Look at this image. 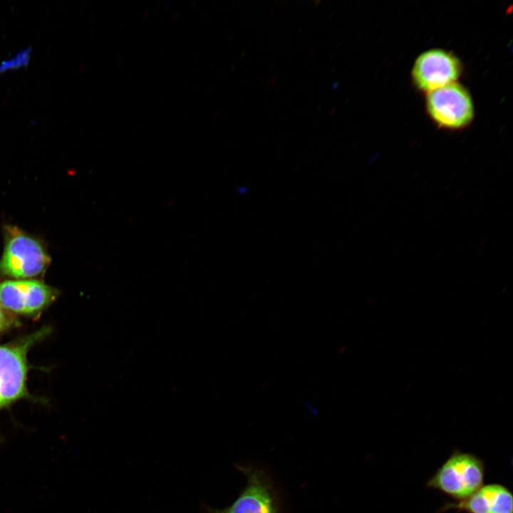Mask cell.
I'll list each match as a JSON object with an SVG mask.
<instances>
[{
	"mask_svg": "<svg viewBox=\"0 0 513 513\" xmlns=\"http://www.w3.org/2000/svg\"><path fill=\"white\" fill-rule=\"evenodd\" d=\"M461 63L451 52L432 49L421 53L412 70L415 86L429 93L455 82L461 73Z\"/></svg>",
	"mask_w": 513,
	"mask_h": 513,
	"instance_id": "cell-7",
	"label": "cell"
},
{
	"mask_svg": "<svg viewBox=\"0 0 513 513\" xmlns=\"http://www.w3.org/2000/svg\"><path fill=\"white\" fill-rule=\"evenodd\" d=\"M31 53V48L28 47L19 51L13 58L1 62L0 63V73L26 66L29 62Z\"/></svg>",
	"mask_w": 513,
	"mask_h": 513,
	"instance_id": "cell-9",
	"label": "cell"
},
{
	"mask_svg": "<svg viewBox=\"0 0 513 513\" xmlns=\"http://www.w3.org/2000/svg\"><path fill=\"white\" fill-rule=\"evenodd\" d=\"M237 468L247 478V483L237 498L224 509L207 507V513H279L273 487L260 468L239 465Z\"/></svg>",
	"mask_w": 513,
	"mask_h": 513,
	"instance_id": "cell-6",
	"label": "cell"
},
{
	"mask_svg": "<svg viewBox=\"0 0 513 513\" xmlns=\"http://www.w3.org/2000/svg\"><path fill=\"white\" fill-rule=\"evenodd\" d=\"M484 477L483 460L473 453L455 450L426 484L458 502L479 489Z\"/></svg>",
	"mask_w": 513,
	"mask_h": 513,
	"instance_id": "cell-2",
	"label": "cell"
},
{
	"mask_svg": "<svg viewBox=\"0 0 513 513\" xmlns=\"http://www.w3.org/2000/svg\"><path fill=\"white\" fill-rule=\"evenodd\" d=\"M6 230L0 272L14 279H32L43 273L51 259L39 241L14 227Z\"/></svg>",
	"mask_w": 513,
	"mask_h": 513,
	"instance_id": "cell-3",
	"label": "cell"
},
{
	"mask_svg": "<svg viewBox=\"0 0 513 513\" xmlns=\"http://www.w3.org/2000/svg\"><path fill=\"white\" fill-rule=\"evenodd\" d=\"M57 293L38 280H6L0 282V304L11 314L34 316L55 301Z\"/></svg>",
	"mask_w": 513,
	"mask_h": 513,
	"instance_id": "cell-5",
	"label": "cell"
},
{
	"mask_svg": "<svg viewBox=\"0 0 513 513\" xmlns=\"http://www.w3.org/2000/svg\"><path fill=\"white\" fill-rule=\"evenodd\" d=\"M18 325L13 314L5 310L0 304V333Z\"/></svg>",
	"mask_w": 513,
	"mask_h": 513,
	"instance_id": "cell-10",
	"label": "cell"
},
{
	"mask_svg": "<svg viewBox=\"0 0 513 513\" xmlns=\"http://www.w3.org/2000/svg\"><path fill=\"white\" fill-rule=\"evenodd\" d=\"M50 331L43 327L14 341L0 345V411L16 402L34 400L27 388L29 350ZM3 438L0 434V445Z\"/></svg>",
	"mask_w": 513,
	"mask_h": 513,
	"instance_id": "cell-1",
	"label": "cell"
},
{
	"mask_svg": "<svg viewBox=\"0 0 513 513\" xmlns=\"http://www.w3.org/2000/svg\"><path fill=\"white\" fill-rule=\"evenodd\" d=\"M426 108L437 125L447 129L465 127L474 116L469 92L456 82L428 93Z\"/></svg>",
	"mask_w": 513,
	"mask_h": 513,
	"instance_id": "cell-4",
	"label": "cell"
},
{
	"mask_svg": "<svg viewBox=\"0 0 513 513\" xmlns=\"http://www.w3.org/2000/svg\"><path fill=\"white\" fill-rule=\"evenodd\" d=\"M447 509L466 513H513V494L502 484H487L467 499L442 507V512Z\"/></svg>",
	"mask_w": 513,
	"mask_h": 513,
	"instance_id": "cell-8",
	"label": "cell"
}]
</instances>
